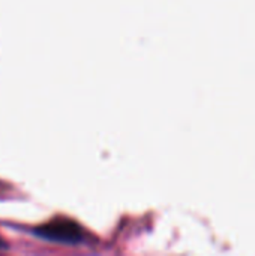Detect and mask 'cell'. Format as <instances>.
<instances>
[{"mask_svg":"<svg viewBox=\"0 0 255 256\" xmlns=\"http://www.w3.org/2000/svg\"><path fill=\"white\" fill-rule=\"evenodd\" d=\"M2 249H8V246H6V242L3 240V238H0V250Z\"/></svg>","mask_w":255,"mask_h":256,"instance_id":"cell-2","label":"cell"},{"mask_svg":"<svg viewBox=\"0 0 255 256\" xmlns=\"http://www.w3.org/2000/svg\"><path fill=\"white\" fill-rule=\"evenodd\" d=\"M33 234L45 242L69 244V246L78 244L84 240L83 228L69 219H57L45 225H41L33 230Z\"/></svg>","mask_w":255,"mask_h":256,"instance_id":"cell-1","label":"cell"}]
</instances>
